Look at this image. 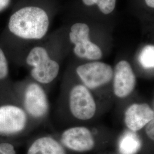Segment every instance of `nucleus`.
I'll list each match as a JSON object with an SVG mask.
<instances>
[{
	"instance_id": "obj_5",
	"label": "nucleus",
	"mask_w": 154,
	"mask_h": 154,
	"mask_svg": "<svg viewBox=\"0 0 154 154\" xmlns=\"http://www.w3.org/2000/svg\"><path fill=\"white\" fill-rule=\"evenodd\" d=\"M69 109L77 119L88 121L93 118L97 105L90 90L83 84H78L71 89L69 97Z\"/></svg>"
},
{
	"instance_id": "obj_4",
	"label": "nucleus",
	"mask_w": 154,
	"mask_h": 154,
	"mask_svg": "<svg viewBox=\"0 0 154 154\" xmlns=\"http://www.w3.org/2000/svg\"><path fill=\"white\" fill-rule=\"evenodd\" d=\"M76 72L84 86L89 90H94L110 82L114 70L107 63L94 61L78 66Z\"/></svg>"
},
{
	"instance_id": "obj_3",
	"label": "nucleus",
	"mask_w": 154,
	"mask_h": 154,
	"mask_svg": "<svg viewBox=\"0 0 154 154\" xmlns=\"http://www.w3.org/2000/svg\"><path fill=\"white\" fill-rule=\"evenodd\" d=\"M89 34L90 29L87 24L78 22L72 25L69 39L74 45L73 51L78 58L98 60L102 57V51L98 45L90 40Z\"/></svg>"
},
{
	"instance_id": "obj_10",
	"label": "nucleus",
	"mask_w": 154,
	"mask_h": 154,
	"mask_svg": "<svg viewBox=\"0 0 154 154\" xmlns=\"http://www.w3.org/2000/svg\"><path fill=\"white\" fill-rule=\"evenodd\" d=\"M153 116V109L148 104L134 103L125 111V122L130 130L137 132L146 126Z\"/></svg>"
},
{
	"instance_id": "obj_18",
	"label": "nucleus",
	"mask_w": 154,
	"mask_h": 154,
	"mask_svg": "<svg viewBox=\"0 0 154 154\" xmlns=\"http://www.w3.org/2000/svg\"><path fill=\"white\" fill-rule=\"evenodd\" d=\"M11 0H0V13L5 11L11 5Z\"/></svg>"
},
{
	"instance_id": "obj_7",
	"label": "nucleus",
	"mask_w": 154,
	"mask_h": 154,
	"mask_svg": "<svg viewBox=\"0 0 154 154\" xmlns=\"http://www.w3.org/2000/svg\"><path fill=\"white\" fill-rule=\"evenodd\" d=\"M23 103L26 112L34 118H43L49 109L47 95L44 88L37 83H30L26 88Z\"/></svg>"
},
{
	"instance_id": "obj_13",
	"label": "nucleus",
	"mask_w": 154,
	"mask_h": 154,
	"mask_svg": "<svg viewBox=\"0 0 154 154\" xmlns=\"http://www.w3.org/2000/svg\"><path fill=\"white\" fill-rule=\"evenodd\" d=\"M138 60L144 68H154V45L145 46L140 52Z\"/></svg>"
},
{
	"instance_id": "obj_1",
	"label": "nucleus",
	"mask_w": 154,
	"mask_h": 154,
	"mask_svg": "<svg viewBox=\"0 0 154 154\" xmlns=\"http://www.w3.org/2000/svg\"><path fill=\"white\" fill-rule=\"evenodd\" d=\"M49 19L43 9L34 6L23 7L14 11L8 21L11 33L23 39H41L48 33Z\"/></svg>"
},
{
	"instance_id": "obj_11",
	"label": "nucleus",
	"mask_w": 154,
	"mask_h": 154,
	"mask_svg": "<svg viewBox=\"0 0 154 154\" xmlns=\"http://www.w3.org/2000/svg\"><path fill=\"white\" fill-rule=\"evenodd\" d=\"M27 154H66V152L55 139L44 137L36 139L32 144Z\"/></svg>"
},
{
	"instance_id": "obj_16",
	"label": "nucleus",
	"mask_w": 154,
	"mask_h": 154,
	"mask_svg": "<svg viewBox=\"0 0 154 154\" xmlns=\"http://www.w3.org/2000/svg\"><path fill=\"white\" fill-rule=\"evenodd\" d=\"M0 154H16L14 147L9 143H0Z\"/></svg>"
},
{
	"instance_id": "obj_2",
	"label": "nucleus",
	"mask_w": 154,
	"mask_h": 154,
	"mask_svg": "<svg viewBox=\"0 0 154 154\" xmlns=\"http://www.w3.org/2000/svg\"><path fill=\"white\" fill-rule=\"evenodd\" d=\"M26 62L32 67L31 76L37 82L42 84L53 82L60 70L59 63L52 60L48 51L42 46L33 48L28 53Z\"/></svg>"
},
{
	"instance_id": "obj_15",
	"label": "nucleus",
	"mask_w": 154,
	"mask_h": 154,
	"mask_svg": "<svg viewBox=\"0 0 154 154\" xmlns=\"http://www.w3.org/2000/svg\"><path fill=\"white\" fill-rule=\"evenodd\" d=\"M9 74V64L5 54L0 48V81L5 79Z\"/></svg>"
},
{
	"instance_id": "obj_6",
	"label": "nucleus",
	"mask_w": 154,
	"mask_h": 154,
	"mask_svg": "<svg viewBox=\"0 0 154 154\" xmlns=\"http://www.w3.org/2000/svg\"><path fill=\"white\" fill-rule=\"evenodd\" d=\"M26 112L15 105L0 106V134L11 135L21 132L26 126Z\"/></svg>"
},
{
	"instance_id": "obj_8",
	"label": "nucleus",
	"mask_w": 154,
	"mask_h": 154,
	"mask_svg": "<svg viewBox=\"0 0 154 154\" xmlns=\"http://www.w3.org/2000/svg\"><path fill=\"white\" fill-rule=\"evenodd\" d=\"M61 143L69 149L86 152L95 146V140L90 130L86 127H72L65 130L61 135Z\"/></svg>"
},
{
	"instance_id": "obj_19",
	"label": "nucleus",
	"mask_w": 154,
	"mask_h": 154,
	"mask_svg": "<svg viewBox=\"0 0 154 154\" xmlns=\"http://www.w3.org/2000/svg\"><path fill=\"white\" fill-rule=\"evenodd\" d=\"M145 1L147 5L154 8V0H145Z\"/></svg>"
},
{
	"instance_id": "obj_17",
	"label": "nucleus",
	"mask_w": 154,
	"mask_h": 154,
	"mask_svg": "<svg viewBox=\"0 0 154 154\" xmlns=\"http://www.w3.org/2000/svg\"><path fill=\"white\" fill-rule=\"evenodd\" d=\"M154 116L152 120L149 122V124L146 126V132L151 140L154 141Z\"/></svg>"
},
{
	"instance_id": "obj_9",
	"label": "nucleus",
	"mask_w": 154,
	"mask_h": 154,
	"mask_svg": "<svg viewBox=\"0 0 154 154\" xmlns=\"http://www.w3.org/2000/svg\"><path fill=\"white\" fill-rule=\"evenodd\" d=\"M113 90L118 98H125L132 93L136 85V77L130 64L122 60L116 65L113 74Z\"/></svg>"
},
{
	"instance_id": "obj_12",
	"label": "nucleus",
	"mask_w": 154,
	"mask_h": 154,
	"mask_svg": "<svg viewBox=\"0 0 154 154\" xmlns=\"http://www.w3.org/2000/svg\"><path fill=\"white\" fill-rule=\"evenodd\" d=\"M135 132L130 130L122 137L119 144L122 154H136L140 150L141 141Z\"/></svg>"
},
{
	"instance_id": "obj_14",
	"label": "nucleus",
	"mask_w": 154,
	"mask_h": 154,
	"mask_svg": "<svg viewBox=\"0 0 154 154\" xmlns=\"http://www.w3.org/2000/svg\"><path fill=\"white\" fill-rule=\"evenodd\" d=\"M85 5L92 6L97 5L99 10L105 14H110L115 9L116 0H82Z\"/></svg>"
}]
</instances>
